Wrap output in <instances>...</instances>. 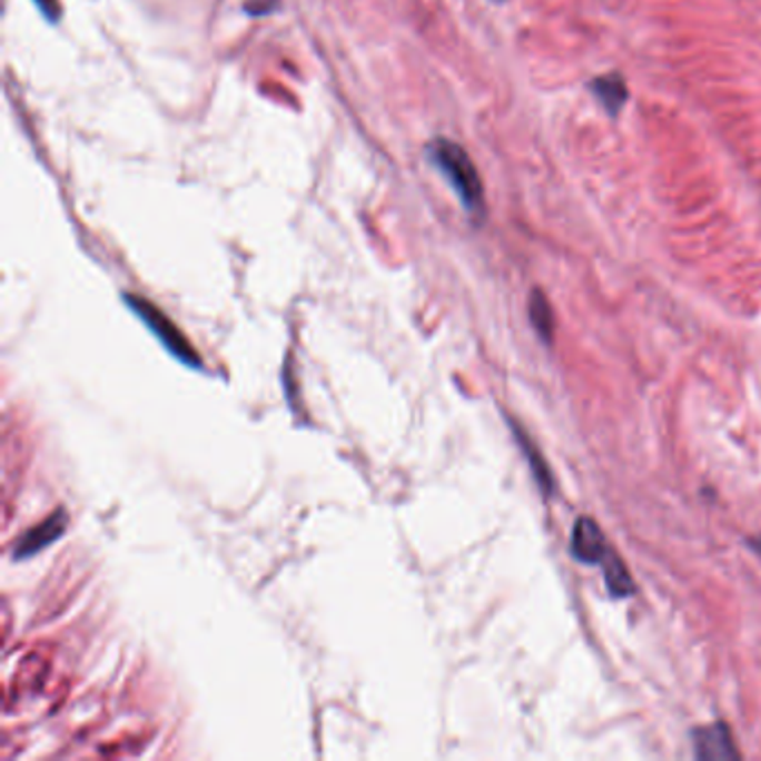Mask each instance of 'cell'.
Masks as SVG:
<instances>
[{
	"label": "cell",
	"instance_id": "6da1fadb",
	"mask_svg": "<svg viewBox=\"0 0 761 761\" xmlns=\"http://www.w3.org/2000/svg\"><path fill=\"white\" fill-rule=\"evenodd\" d=\"M427 159L447 179V184L461 199L465 213L478 224L485 221V188L467 150L452 139L438 137L427 146Z\"/></svg>",
	"mask_w": 761,
	"mask_h": 761
},
{
	"label": "cell",
	"instance_id": "7a4b0ae2",
	"mask_svg": "<svg viewBox=\"0 0 761 761\" xmlns=\"http://www.w3.org/2000/svg\"><path fill=\"white\" fill-rule=\"evenodd\" d=\"M123 302L177 362L186 364L188 368H197V370L204 368V359L199 350L190 344V339L181 333V328L161 308H157L150 299L141 295H132V293H126Z\"/></svg>",
	"mask_w": 761,
	"mask_h": 761
},
{
	"label": "cell",
	"instance_id": "3957f363",
	"mask_svg": "<svg viewBox=\"0 0 761 761\" xmlns=\"http://www.w3.org/2000/svg\"><path fill=\"white\" fill-rule=\"evenodd\" d=\"M68 530V514L66 510H57L52 516H48L43 523L30 527L12 547V561H28L37 554H41L46 547L57 543Z\"/></svg>",
	"mask_w": 761,
	"mask_h": 761
},
{
	"label": "cell",
	"instance_id": "277c9868",
	"mask_svg": "<svg viewBox=\"0 0 761 761\" xmlns=\"http://www.w3.org/2000/svg\"><path fill=\"white\" fill-rule=\"evenodd\" d=\"M692 745L696 759L705 761H728V759H739L741 752L737 750L730 728L723 721L701 725L692 730Z\"/></svg>",
	"mask_w": 761,
	"mask_h": 761
},
{
	"label": "cell",
	"instance_id": "5b68a950",
	"mask_svg": "<svg viewBox=\"0 0 761 761\" xmlns=\"http://www.w3.org/2000/svg\"><path fill=\"white\" fill-rule=\"evenodd\" d=\"M570 550H572V556L579 561V563H585V565H601L605 554L610 552V545L599 527V523L590 516H581L576 523H574V530H572V541H570Z\"/></svg>",
	"mask_w": 761,
	"mask_h": 761
},
{
	"label": "cell",
	"instance_id": "8992f818",
	"mask_svg": "<svg viewBox=\"0 0 761 761\" xmlns=\"http://www.w3.org/2000/svg\"><path fill=\"white\" fill-rule=\"evenodd\" d=\"M507 425H510V429H512V434H514V438H516V445H518L521 452L525 454V461H527V465H530V472H532V476H534V481H536L541 494H543L545 498H550V496L554 494V490H556V483H554V474H552L547 461L543 458L541 449L534 445V441L530 438V434H527L514 418H507Z\"/></svg>",
	"mask_w": 761,
	"mask_h": 761
},
{
	"label": "cell",
	"instance_id": "52a82bcc",
	"mask_svg": "<svg viewBox=\"0 0 761 761\" xmlns=\"http://www.w3.org/2000/svg\"><path fill=\"white\" fill-rule=\"evenodd\" d=\"M590 92L592 97L601 103V108L614 119L619 117V112L623 110V106L627 103L630 99V92H627V86L623 81V77L619 72H610L605 77H596L590 81Z\"/></svg>",
	"mask_w": 761,
	"mask_h": 761
},
{
	"label": "cell",
	"instance_id": "ba28073f",
	"mask_svg": "<svg viewBox=\"0 0 761 761\" xmlns=\"http://www.w3.org/2000/svg\"><path fill=\"white\" fill-rule=\"evenodd\" d=\"M601 567H603V579H605L607 592H610L614 599H625V596H632V594H634V581H632L627 567H625L623 559H621L616 552H612V547H610V552L605 554Z\"/></svg>",
	"mask_w": 761,
	"mask_h": 761
},
{
	"label": "cell",
	"instance_id": "9c48e42d",
	"mask_svg": "<svg viewBox=\"0 0 761 761\" xmlns=\"http://www.w3.org/2000/svg\"><path fill=\"white\" fill-rule=\"evenodd\" d=\"M527 313H530V322L536 330V335L545 342V344H552L554 339V310H552V304L547 299V295L543 290H532L530 295V304H527Z\"/></svg>",
	"mask_w": 761,
	"mask_h": 761
},
{
	"label": "cell",
	"instance_id": "30bf717a",
	"mask_svg": "<svg viewBox=\"0 0 761 761\" xmlns=\"http://www.w3.org/2000/svg\"><path fill=\"white\" fill-rule=\"evenodd\" d=\"M34 6L50 23H59V19L63 17V8L59 0H34Z\"/></svg>",
	"mask_w": 761,
	"mask_h": 761
},
{
	"label": "cell",
	"instance_id": "8fae6325",
	"mask_svg": "<svg viewBox=\"0 0 761 761\" xmlns=\"http://www.w3.org/2000/svg\"><path fill=\"white\" fill-rule=\"evenodd\" d=\"M275 10H279V0H261V6H257V0H248V6L244 8V12L250 17H266Z\"/></svg>",
	"mask_w": 761,
	"mask_h": 761
},
{
	"label": "cell",
	"instance_id": "7c38bea8",
	"mask_svg": "<svg viewBox=\"0 0 761 761\" xmlns=\"http://www.w3.org/2000/svg\"><path fill=\"white\" fill-rule=\"evenodd\" d=\"M750 547H752V552H754V554H759V556H761V536L752 538V541H750Z\"/></svg>",
	"mask_w": 761,
	"mask_h": 761
},
{
	"label": "cell",
	"instance_id": "4fadbf2b",
	"mask_svg": "<svg viewBox=\"0 0 761 761\" xmlns=\"http://www.w3.org/2000/svg\"><path fill=\"white\" fill-rule=\"evenodd\" d=\"M494 3H505V0H494Z\"/></svg>",
	"mask_w": 761,
	"mask_h": 761
}]
</instances>
